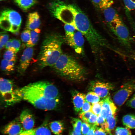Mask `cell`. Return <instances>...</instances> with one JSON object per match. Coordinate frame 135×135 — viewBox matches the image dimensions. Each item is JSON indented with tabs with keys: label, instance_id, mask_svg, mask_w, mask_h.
<instances>
[{
	"label": "cell",
	"instance_id": "46",
	"mask_svg": "<svg viewBox=\"0 0 135 135\" xmlns=\"http://www.w3.org/2000/svg\"><path fill=\"white\" fill-rule=\"evenodd\" d=\"M0 0V1H2V0Z\"/></svg>",
	"mask_w": 135,
	"mask_h": 135
},
{
	"label": "cell",
	"instance_id": "43",
	"mask_svg": "<svg viewBox=\"0 0 135 135\" xmlns=\"http://www.w3.org/2000/svg\"><path fill=\"white\" fill-rule=\"evenodd\" d=\"M35 130L36 129H32L30 130L24 131L18 135H34Z\"/></svg>",
	"mask_w": 135,
	"mask_h": 135
},
{
	"label": "cell",
	"instance_id": "37",
	"mask_svg": "<svg viewBox=\"0 0 135 135\" xmlns=\"http://www.w3.org/2000/svg\"><path fill=\"white\" fill-rule=\"evenodd\" d=\"M126 8L128 10H135V0H123Z\"/></svg>",
	"mask_w": 135,
	"mask_h": 135
},
{
	"label": "cell",
	"instance_id": "34",
	"mask_svg": "<svg viewBox=\"0 0 135 135\" xmlns=\"http://www.w3.org/2000/svg\"><path fill=\"white\" fill-rule=\"evenodd\" d=\"M30 34V30H25L21 33L20 37L22 42L26 44L29 40Z\"/></svg>",
	"mask_w": 135,
	"mask_h": 135
},
{
	"label": "cell",
	"instance_id": "32",
	"mask_svg": "<svg viewBox=\"0 0 135 135\" xmlns=\"http://www.w3.org/2000/svg\"><path fill=\"white\" fill-rule=\"evenodd\" d=\"M102 105L101 100L97 103L92 104L90 111L93 114L98 116L101 110Z\"/></svg>",
	"mask_w": 135,
	"mask_h": 135
},
{
	"label": "cell",
	"instance_id": "3",
	"mask_svg": "<svg viewBox=\"0 0 135 135\" xmlns=\"http://www.w3.org/2000/svg\"><path fill=\"white\" fill-rule=\"evenodd\" d=\"M19 90L22 99L27 101L40 109L47 110H53L56 108L59 102V98L46 97L28 85L19 88Z\"/></svg>",
	"mask_w": 135,
	"mask_h": 135
},
{
	"label": "cell",
	"instance_id": "38",
	"mask_svg": "<svg viewBox=\"0 0 135 135\" xmlns=\"http://www.w3.org/2000/svg\"><path fill=\"white\" fill-rule=\"evenodd\" d=\"M91 106L92 105L90 103L85 100L80 113H82L90 111Z\"/></svg>",
	"mask_w": 135,
	"mask_h": 135
},
{
	"label": "cell",
	"instance_id": "44",
	"mask_svg": "<svg viewBox=\"0 0 135 135\" xmlns=\"http://www.w3.org/2000/svg\"><path fill=\"white\" fill-rule=\"evenodd\" d=\"M97 126L95 124H92L91 128L86 135H94Z\"/></svg>",
	"mask_w": 135,
	"mask_h": 135
},
{
	"label": "cell",
	"instance_id": "14",
	"mask_svg": "<svg viewBox=\"0 0 135 135\" xmlns=\"http://www.w3.org/2000/svg\"><path fill=\"white\" fill-rule=\"evenodd\" d=\"M103 10L104 18L110 28L116 22L121 20L115 10L111 6Z\"/></svg>",
	"mask_w": 135,
	"mask_h": 135
},
{
	"label": "cell",
	"instance_id": "6",
	"mask_svg": "<svg viewBox=\"0 0 135 135\" xmlns=\"http://www.w3.org/2000/svg\"><path fill=\"white\" fill-rule=\"evenodd\" d=\"M135 91V81H131L123 84L114 94L113 97L114 102L120 106Z\"/></svg>",
	"mask_w": 135,
	"mask_h": 135
},
{
	"label": "cell",
	"instance_id": "10",
	"mask_svg": "<svg viewBox=\"0 0 135 135\" xmlns=\"http://www.w3.org/2000/svg\"><path fill=\"white\" fill-rule=\"evenodd\" d=\"M113 86L108 83L97 81L91 84L90 88L93 92L100 98H104L108 96L110 91L113 89Z\"/></svg>",
	"mask_w": 135,
	"mask_h": 135
},
{
	"label": "cell",
	"instance_id": "21",
	"mask_svg": "<svg viewBox=\"0 0 135 135\" xmlns=\"http://www.w3.org/2000/svg\"><path fill=\"white\" fill-rule=\"evenodd\" d=\"M16 4L22 10L26 11L35 5L36 0H13Z\"/></svg>",
	"mask_w": 135,
	"mask_h": 135
},
{
	"label": "cell",
	"instance_id": "25",
	"mask_svg": "<svg viewBox=\"0 0 135 135\" xmlns=\"http://www.w3.org/2000/svg\"><path fill=\"white\" fill-rule=\"evenodd\" d=\"M34 135H51L48 127V122L46 120L36 129Z\"/></svg>",
	"mask_w": 135,
	"mask_h": 135
},
{
	"label": "cell",
	"instance_id": "8",
	"mask_svg": "<svg viewBox=\"0 0 135 135\" xmlns=\"http://www.w3.org/2000/svg\"><path fill=\"white\" fill-rule=\"evenodd\" d=\"M110 29L122 45L128 48L130 47L131 40L130 34L122 20L116 22Z\"/></svg>",
	"mask_w": 135,
	"mask_h": 135
},
{
	"label": "cell",
	"instance_id": "42",
	"mask_svg": "<svg viewBox=\"0 0 135 135\" xmlns=\"http://www.w3.org/2000/svg\"><path fill=\"white\" fill-rule=\"evenodd\" d=\"M105 121V119L103 118L100 114L98 116L96 125L99 126L101 125Z\"/></svg>",
	"mask_w": 135,
	"mask_h": 135
},
{
	"label": "cell",
	"instance_id": "9",
	"mask_svg": "<svg viewBox=\"0 0 135 135\" xmlns=\"http://www.w3.org/2000/svg\"><path fill=\"white\" fill-rule=\"evenodd\" d=\"M64 42L72 48L78 54H83L84 52V36L82 34L77 30L74 34L64 36Z\"/></svg>",
	"mask_w": 135,
	"mask_h": 135
},
{
	"label": "cell",
	"instance_id": "27",
	"mask_svg": "<svg viewBox=\"0 0 135 135\" xmlns=\"http://www.w3.org/2000/svg\"><path fill=\"white\" fill-rule=\"evenodd\" d=\"M71 122L73 130L77 134H81L82 122L79 118H72Z\"/></svg>",
	"mask_w": 135,
	"mask_h": 135
},
{
	"label": "cell",
	"instance_id": "13",
	"mask_svg": "<svg viewBox=\"0 0 135 135\" xmlns=\"http://www.w3.org/2000/svg\"><path fill=\"white\" fill-rule=\"evenodd\" d=\"M20 119H16L5 126L2 133L7 135H18L24 130Z\"/></svg>",
	"mask_w": 135,
	"mask_h": 135
},
{
	"label": "cell",
	"instance_id": "33",
	"mask_svg": "<svg viewBox=\"0 0 135 135\" xmlns=\"http://www.w3.org/2000/svg\"><path fill=\"white\" fill-rule=\"evenodd\" d=\"M9 35L6 32H0V48L1 50L6 45L8 40Z\"/></svg>",
	"mask_w": 135,
	"mask_h": 135
},
{
	"label": "cell",
	"instance_id": "22",
	"mask_svg": "<svg viewBox=\"0 0 135 135\" xmlns=\"http://www.w3.org/2000/svg\"><path fill=\"white\" fill-rule=\"evenodd\" d=\"M21 45V41L16 39L9 40L5 45V48L16 53L19 50Z\"/></svg>",
	"mask_w": 135,
	"mask_h": 135
},
{
	"label": "cell",
	"instance_id": "40",
	"mask_svg": "<svg viewBox=\"0 0 135 135\" xmlns=\"http://www.w3.org/2000/svg\"><path fill=\"white\" fill-rule=\"evenodd\" d=\"M98 116L96 114H92L89 119L88 123L91 124L96 125Z\"/></svg>",
	"mask_w": 135,
	"mask_h": 135
},
{
	"label": "cell",
	"instance_id": "45",
	"mask_svg": "<svg viewBox=\"0 0 135 135\" xmlns=\"http://www.w3.org/2000/svg\"><path fill=\"white\" fill-rule=\"evenodd\" d=\"M69 135H82L81 134H77L74 130H71L69 132Z\"/></svg>",
	"mask_w": 135,
	"mask_h": 135
},
{
	"label": "cell",
	"instance_id": "23",
	"mask_svg": "<svg viewBox=\"0 0 135 135\" xmlns=\"http://www.w3.org/2000/svg\"><path fill=\"white\" fill-rule=\"evenodd\" d=\"M122 123L126 127L130 129L135 128V115L128 114L124 116L122 118Z\"/></svg>",
	"mask_w": 135,
	"mask_h": 135
},
{
	"label": "cell",
	"instance_id": "36",
	"mask_svg": "<svg viewBox=\"0 0 135 135\" xmlns=\"http://www.w3.org/2000/svg\"><path fill=\"white\" fill-rule=\"evenodd\" d=\"M93 113L91 111H89L82 113H79V118L84 122L88 123L89 119Z\"/></svg>",
	"mask_w": 135,
	"mask_h": 135
},
{
	"label": "cell",
	"instance_id": "19",
	"mask_svg": "<svg viewBox=\"0 0 135 135\" xmlns=\"http://www.w3.org/2000/svg\"><path fill=\"white\" fill-rule=\"evenodd\" d=\"M49 126L52 132L56 135H62L64 130L63 123L60 121L50 122Z\"/></svg>",
	"mask_w": 135,
	"mask_h": 135
},
{
	"label": "cell",
	"instance_id": "2",
	"mask_svg": "<svg viewBox=\"0 0 135 135\" xmlns=\"http://www.w3.org/2000/svg\"><path fill=\"white\" fill-rule=\"evenodd\" d=\"M52 67L60 76L72 80H82L86 74L85 68L76 58L63 53Z\"/></svg>",
	"mask_w": 135,
	"mask_h": 135
},
{
	"label": "cell",
	"instance_id": "26",
	"mask_svg": "<svg viewBox=\"0 0 135 135\" xmlns=\"http://www.w3.org/2000/svg\"><path fill=\"white\" fill-rule=\"evenodd\" d=\"M97 8L102 10L110 7L113 4L112 0H91Z\"/></svg>",
	"mask_w": 135,
	"mask_h": 135
},
{
	"label": "cell",
	"instance_id": "24",
	"mask_svg": "<svg viewBox=\"0 0 135 135\" xmlns=\"http://www.w3.org/2000/svg\"><path fill=\"white\" fill-rule=\"evenodd\" d=\"M15 62L8 61L4 59L2 60L1 62V70L8 74L13 72L14 69Z\"/></svg>",
	"mask_w": 135,
	"mask_h": 135
},
{
	"label": "cell",
	"instance_id": "1",
	"mask_svg": "<svg viewBox=\"0 0 135 135\" xmlns=\"http://www.w3.org/2000/svg\"><path fill=\"white\" fill-rule=\"evenodd\" d=\"M64 42V36L58 33H51L46 35L38 57V64L40 68L54 65L62 53V47Z\"/></svg>",
	"mask_w": 135,
	"mask_h": 135
},
{
	"label": "cell",
	"instance_id": "28",
	"mask_svg": "<svg viewBox=\"0 0 135 135\" xmlns=\"http://www.w3.org/2000/svg\"><path fill=\"white\" fill-rule=\"evenodd\" d=\"M109 134L110 135H132V133L128 128L118 127L113 133L111 132Z\"/></svg>",
	"mask_w": 135,
	"mask_h": 135
},
{
	"label": "cell",
	"instance_id": "39",
	"mask_svg": "<svg viewBox=\"0 0 135 135\" xmlns=\"http://www.w3.org/2000/svg\"><path fill=\"white\" fill-rule=\"evenodd\" d=\"M126 104L128 106L135 109V93L127 100Z\"/></svg>",
	"mask_w": 135,
	"mask_h": 135
},
{
	"label": "cell",
	"instance_id": "30",
	"mask_svg": "<svg viewBox=\"0 0 135 135\" xmlns=\"http://www.w3.org/2000/svg\"><path fill=\"white\" fill-rule=\"evenodd\" d=\"M16 53L11 50H7L4 52L3 57L4 59L11 61L16 62Z\"/></svg>",
	"mask_w": 135,
	"mask_h": 135
},
{
	"label": "cell",
	"instance_id": "11",
	"mask_svg": "<svg viewBox=\"0 0 135 135\" xmlns=\"http://www.w3.org/2000/svg\"><path fill=\"white\" fill-rule=\"evenodd\" d=\"M34 49L33 47H27L24 50L20 60L18 69L21 73H24L30 65L33 56Z\"/></svg>",
	"mask_w": 135,
	"mask_h": 135
},
{
	"label": "cell",
	"instance_id": "7",
	"mask_svg": "<svg viewBox=\"0 0 135 135\" xmlns=\"http://www.w3.org/2000/svg\"><path fill=\"white\" fill-rule=\"evenodd\" d=\"M46 97L51 98H59L56 88L52 83L46 81H39L28 85Z\"/></svg>",
	"mask_w": 135,
	"mask_h": 135
},
{
	"label": "cell",
	"instance_id": "12",
	"mask_svg": "<svg viewBox=\"0 0 135 135\" xmlns=\"http://www.w3.org/2000/svg\"><path fill=\"white\" fill-rule=\"evenodd\" d=\"M19 119L24 131L32 129L34 124L35 120L30 110L28 109L23 110L20 114Z\"/></svg>",
	"mask_w": 135,
	"mask_h": 135
},
{
	"label": "cell",
	"instance_id": "17",
	"mask_svg": "<svg viewBox=\"0 0 135 135\" xmlns=\"http://www.w3.org/2000/svg\"><path fill=\"white\" fill-rule=\"evenodd\" d=\"M86 95L83 93L76 92L73 95L72 100L74 110L76 113L81 110L85 101Z\"/></svg>",
	"mask_w": 135,
	"mask_h": 135
},
{
	"label": "cell",
	"instance_id": "15",
	"mask_svg": "<svg viewBox=\"0 0 135 135\" xmlns=\"http://www.w3.org/2000/svg\"><path fill=\"white\" fill-rule=\"evenodd\" d=\"M40 24V16L38 12H34L30 13L28 16L25 29L31 30L38 28Z\"/></svg>",
	"mask_w": 135,
	"mask_h": 135
},
{
	"label": "cell",
	"instance_id": "35",
	"mask_svg": "<svg viewBox=\"0 0 135 135\" xmlns=\"http://www.w3.org/2000/svg\"><path fill=\"white\" fill-rule=\"evenodd\" d=\"M92 124L84 122L82 123L81 131L83 135H86L90 131Z\"/></svg>",
	"mask_w": 135,
	"mask_h": 135
},
{
	"label": "cell",
	"instance_id": "41",
	"mask_svg": "<svg viewBox=\"0 0 135 135\" xmlns=\"http://www.w3.org/2000/svg\"><path fill=\"white\" fill-rule=\"evenodd\" d=\"M107 133L101 128L97 127L94 135H107Z\"/></svg>",
	"mask_w": 135,
	"mask_h": 135
},
{
	"label": "cell",
	"instance_id": "16",
	"mask_svg": "<svg viewBox=\"0 0 135 135\" xmlns=\"http://www.w3.org/2000/svg\"><path fill=\"white\" fill-rule=\"evenodd\" d=\"M101 101L102 102V108H104L106 112V118L116 114V107L109 95Z\"/></svg>",
	"mask_w": 135,
	"mask_h": 135
},
{
	"label": "cell",
	"instance_id": "20",
	"mask_svg": "<svg viewBox=\"0 0 135 135\" xmlns=\"http://www.w3.org/2000/svg\"><path fill=\"white\" fill-rule=\"evenodd\" d=\"M40 32L38 28L30 30V39L26 44L27 47H33L36 45L39 40Z\"/></svg>",
	"mask_w": 135,
	"mask_h": 135
},
{
	"label": "cell",
	"instance_id": "5",
	"mask_svg": "<svg viewBox=\"0 0 135 135\" xmlns=\"http://www.w3.org/2000/svg\"><path fill=\"white\" fill-rule=\"evenodd\" d=\"M0 91L2 99L7 105H12L22 100L18 88H15L13 83L10 80L0 78Z\"/></svg>",
	"mask_w": 135,
	"mask_h": 135
},
{
	"label": "cell",
	"instance_id": "4",
	"mask_svg": "<svg viewBox=\"0 0 135 135\" xmlns=\"http://www.w3.org/2000/svg\"><path fill=\"white\" fill-rule=\"evenodd\" d=\"M22 22L21 16L15 10L8 8L2 10L0 13V27L5 31L14 33L18 32Z\"/></svg>",
	"mask_w": 135,
	"mask_h": 135
},
{
	"label": "cell",
	"instance_id": "18",
	"mask_svg": "<svg viewBox=\"0 0 135 135\" xmlns=\"http://www.w3.org/2000/svg\"><path fill=\"white\" fill-rule=\"evenodd\" d=\"M116 114L107 118L105 122L100 125L101 128L107 134H110L115 126L117 122Z\"/></svg>",
	"mask_w": 135,
	"mask_h": 135
},
{
	"label": "cell",
	"instance_id": "29",
	"mask_svg": "<svg viewBox=\"0 0 135 135\" xmlns=\"http://www.w3.org/2000/svg\"><path fill=\"white\" fill-rule=\"evenodd\" d=\"M85 100L92 104L99 102L100 97L94 92H89L86 95Z\"/></svg>",
	"mask_w": 135,
	"mask_h": 135
},
{
	"label": "cell",
	"instance_id": "31",
	"mask_svg": "<svg viewBox=\"0 0 135 135\" xmlns=\"http://www.w3.org/2000/svg\"><path fill=\"white\" fill-rule=\"evenodd\" d=\"M64 29L65 32V36H70L73 35L76 29L75 26L70 24H65Z\"/></svg>",
	"mask_w": 135,
	"mask_h": 135
}]
</instances>
